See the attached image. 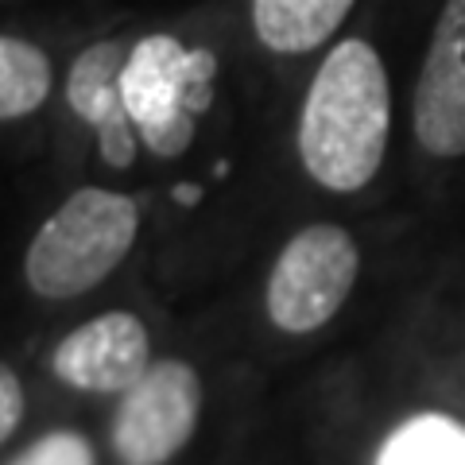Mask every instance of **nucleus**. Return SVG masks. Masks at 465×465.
I'll return each instance as SVG.
<instances>
[{"label": "nucleus", "instance_id": "0eeeda50", "mask_svg": "<svg viewBox=\"0 0 465 465\" xmlns=\"http://www.w3.org/2000/svg\"><path fill=\"white\" fill-rule=\"evenodd\" d=\"M152 333L133 311H105L54 345L51 372L74 391L121 396L152 369Z\"/></svg>", "mask_w": 465, "mask_h": 465}, {"label": "nucleus", "instance_id": "20e7f679", "mask_svg": "<svg viewBox=\"0 0 465 465\" xmlns=\"http://www.w3.org/2000/svg\"><path fill=\"white\" fill-rule=\"evenodd\" d=\"M361 275V249L353 232L314 222L291 237L264 283V314L268 322L291 333V338H307L338 318L345 299L353 295V283Z\"/></svg>", "mask_w": 465, "mask_h": 465}, {"label": "nucleus", "instance_id": "9d476101", "mask_svg": "<svg viewBox=\"0 0 465 465\" xmlns=\"http://www.w3.org/2000/svg\"><path fill=\"white\" fill-rule=\"evenodd\" d=\"M372 465H465V423L446 411L407 415L384 434Z\"/></svg>", "mask_w": 465, "mask_h": 465}, {"label": "nucleus", "instance_id": "7ed1b4c3", "mask_svg": "<svg viewBox=\"0 0 465 465\" xmlns=\"http://www.w3.org/2000/svg\"><path fill=\"white\" fill-rule=\"evenodd\" d=\"M217 63L210 51L152 32L128 47L121 94L140 143L159 159H179L198 136L202 113L213 105Z\"/></svg>", "mask_w": 465, "mask_h": 465}, {"label": "nucleus", "instance_id": "ddd939ff", "mask_svg": "<svg viewBox=\"0 0 465 465\" xmlns=\"http://www.w3.org/2000/svg\"><path fill=\"white\" fill-rule=\"evenodd\" d=\"M24 411H27V400H24L20 372L12 369L8 361H0V446H5L12 434L20 430Z\"/></svg>", "mask_w": 465, "mask_h": 465}, {"label": "nucleus", "instance_id": "6e6552de", "mask_svg": "<svg viewBox=\"0 0 465 465\" xmlns=\"http://www.w3.org/2000/svg\"><path fill=\"white\" fill-rule=\"evenodd\" d=\"M124 58H128L124 43L101 39V43H90L85 51H78L66 74V105L74 109L78 121L94 128L101 159L116 171L133 167L136 143H140L133 121H128L124 94H121Z\"/></svg>", "mask_w": 465, "mask_h": 465}, {"label": "nucleus", "instance_id": "39448f33", "mask_svg": "<svg viewBox=\"0 0 465 465\" xmlns=\"http://www.w3.org/2000/svg\"><path fill=\"white\" fill-rule=\"evenodd\" d=\"M202 419V376L191 361L163 357L121 391L109 442L121 465H167L194 439Z\"/></svg>", "mask_w": 465, "mask_h": 465}, {"label": "nucleus", "instance_id": "9b49d317", "mask_svg": "<svg viewBox=\"0 0 465 465\" xmlns=\"http://www.w3.org/2000/svg\"><path fill=\"white\" fill-rule=\"evenodd\" d=\"M51 58L43 47L16 35H0V124L43 109L51 97Z\"/></svg>", "mask_w": 465, "mask_h": 465}, {"label": "nucleus", "instance_id": "f257e3e1", "mask_svg": "<svg viewBox=\"0 0 465 465\" xmlns=\"http://www.w3.org/2000/svg\"><path fill=\"white\" fill-rule=\"evenodd\" d=\"M391 136V85L369 39H341L318 63L299 109L302 171L330 194H357L376 179Z\"/></svg>", "mask_w": 465, "mask_h": 465}, {"label": "nucleus", "instance_id": "f8f14e48", "mask_svg": "<svg viewBox=\"0 0 465 465\" xmlns=\"http://www.w3.org/2000/svg\"><path fill=\"white\" fill-rule=\"evenodd\" d=\"M8 465H97V454L85 434L58 427V430L39 434V439L32 446H24Z\"/></svg>", "mask_w": 465, "mask_h": 465}, {"label": "nucleus", "instance_id": "f03ea898", "mask_svg": "<svg viewBox=\"0 0 465 465\" xmlns=\"http://www.w3.org/2000/svg\"><path fill=\"white\" fill-rule=\"evenodd\" d=\"M140 232V202L109 186H78L24 252V280L47 302L82 299L128 260Z\"/></svg>", "mask_w": 465, "mask_h": 465}, {"label": "nucleus", "instance_id": "1a4fd4ad", "mask_svg": "<svg viewBox=\"0 0 465 465\" xmlns=\"http://www.w3.org/2000/svg\"><path fill=\"white\" fill-rule=\"evenodd\" d=\"M357 0H252V32L275 54H311L345 24Z\"/></svg>", "mask_w": 465, "mask_h": 465}, {"label": "nucleus", "instance_id": "423d86ee", "mask_svg": "<svg viewBox=\"0 0 465 465\" xmlns=\"http://www.w3.org/2000/svg\"><path fill=\"white\" fill-rule=\"evenodd\" d=\"M419 148L434 159L465 155V0H446L430 32L411 97Z\"/></svg>", "mask_w": 465, "mask_h": 465}]
</instances>
